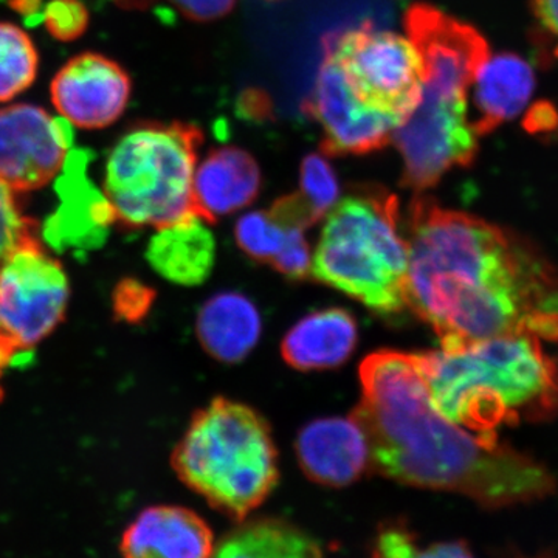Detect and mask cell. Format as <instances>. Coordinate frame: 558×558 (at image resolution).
Returning a JSON list of instances; mask_svg holds the SVG:
<instances>
[{"mask_svg":"<svg viewBox=\"0 0 558 558\" xmlns=\"http://www.w3.org/2000/svg\"><path fill=\"white\" fill-rule=\"evenodd\" d=\"M325 49L369 108L400 124L416 109L424 86V64L410 38L363 27L326 39Z\"/></svg>","mask_w":558,"mask_h":558,"instance_id":"9","label":"cell"},{"mask_svg":"<svg viewBox=\"0 0 558 558\" xmlns=\"http://www.w3.org/2000/svg\"><path fill=\"white\" fill-rule=\"evenodd\" d=\"M208 220L197 213L161 227L149 242L148 260L153 269L179 286H199L211 275L216 260V240Z\"/></svg>","mask_w":558,"mask_h":558,"instance_id":"18","label":"cell"},{"mask_svg":"<svg viewBox=\"0 0 558 558\" xmlns=\"http://www.w3.org/2000/svg\"><path fill=\"white\" fill-rule=\"evenodd\" d=\"M523 128L534 137H548L558 132V109L554 102L537 101L524 116Z\"/></svg>","mask_w":558,"mask_h":558,"instance_id":"27","label":"cell"},{"mask_svg":"<svg viewBox=\"0 0 558 558\" xmlns=\"http://www.w3.org/2000/svg\"><path fill=\"white\" fill-rule=\"evenodd\" d=\"M357 339V323L347 311H317L289 330L282 355L301 371L336 368L351 357Z\"/></svg>","mask_w":558,"mask_h":558,"instance_id":"19","label":"cell"},{"mask_svg":"<svg viewBox=\"0 0 558 558\" xmlns=\"http://www.w3.org/2000/svg\"><path fill=\"white\" fill-rule=\"evenodd\" d=\"M260 315L241 293H220L204 304L197 318L202 347L220 362H241L260 337Z\"/></svg>","mask_w":558,"mask_h":558,"instance_id":"20","label":"cell"},{"mask_svg":"<svg viewBox=\"0 0 558 558\" xmlns=\"http://www.w3.org/2000/svg\"><path fill=\"white\" fill-rule=\"evenodd\" d=\"M403 558H475V556L464 539H451V542L433 543L422 549L416 543Z\"/></svg>","mask_w":558,"mask_h":558,"instance_id":"29","label":"cell"},{"mask_svg":"<svg viewBox=\"0 0 558 558\" xmlns=\"http://www.w3.org/2000/svg\"><path fill=\"white\" fill-rule=\"evenodd\" d=\"M86 161L78 160V154H70L64 170V180H60L61 197L64 204L60 211L49 220L47 240L57 247H90L101 244L110 223L116 222L105 194L86 185L84 175H80Z\"/></svg>","mask_w":558,"mask_h":558,"instance_id":"17","label":"cell"},{"mask_svg":"<svg viewBox=\"0 0 558 558\" xmlns=\"http://www.w3.org/2000/svg\"><path fill=\"white\" fill-rule=\"evenodd\" d=\"M32 238H36L35 222L22 213L14 191L0 182V266Z\"/></svg>","mask_w":558,"mask_h":558,"instance_id":"25","label":"cell"},{"mask_svg":"<svg viewBox=\"0 0 558 558\" xmlns=\"http://www.w3.org/2000/svg\"><path fill=\"white\" fill-rule=\"evenodd\" d=\"M405 27L424 64L421 101L411 113L432 123H469V90L490 58L486 38L429 5L411 7Z\"/></svg>","mask_w":558,"mask_h":558,"instance_id":"7","label":"cell"},{"mask_svg":"<svg viewBox=\"0 0 558 558\" xmlns=\"http://www.w3.org/2000/svg\"><path fill=\"white\" fill-rule=\"evenodd\" d=\"M304 227L289 222L275 211H253L238 220L236 241L250 258L274 266Z\"/></svg>","mask_w":558,"mask_h":558,"instance_id":"23","label":"cell"},{"mask_svg":"<svg viewBox=\"0 0 558 558\" xmlns=\"http://www.w3.org/2000/svg\"><path fill=\"white\" fill-rule=\"evenodd\" d=\"M339 196V179L328 159L322 154L307 156L301 165L300 193L295 197L312 226L336 207Z\"/></svg>","mask_w":558,"mask_h":558,"instance_id":"24","label":"cell"},{"mask_svg":"<svg viewBox=\"0 0 558 558\" xmlns=\"http://www.w3.org/2000/svg\"><path fill=\"white\" fill-rule=\"evenodd\" d=\"M509 558H556L554 557V554L553 553H549V550H545V553H539L537 554V556H534V557H527V556H523V554H517V556H510Z\"/></svg>","mask_w":558,"mask_h":558,"instance_id":"32","label":"cell"},{"mask_svg":"<svg viewBox=\"0 0 558 558\" xmlns=\"http://www.w3.org/2000/svg\"><path fill=\"white\" fill-rule=\"evenodd\" d=\"M149 290L138 284L124 286L123 292L117 296V303H121L119 311L124 312V317L135 318L145 314L149 307Z\"/></svg>","mask_w":558,"mask_h":558,"instance_id":"30","label":"cell"},{"mask_svg":"<svg viewBox=\"0 0 558 558\" xmlns=\"http://www.w3.org/2000/svg\"><path fill=\"white\" fill-rule=\"evenodd\" d=\"M120 550L123 558H211L215 535L193 510L153 506L123 532Z\"/></svg>","mask_w":558,"mask_h":558,"instance_id":"14","label":"cell"},{"mask_svg":"<svg viewBox=\"0 0 558 558\" xmlns=\"http://www.w3.org/2000/svg\"><path fill=\"white\" fill-rule=\"evenodd\" d=\"M407 242L409 306L440 348L527 328L558 341V270L521 238L417 197Z\"/></svg>","mask_w":558,"mask_h":558,"instance_id":"1","label":"cell"},{"mask_svg":"<svg viewBox=\"0 0 558 558\" xmlns=\"http://www.w3.org/2000/svg\"><path fill=\"white\" fill-rule=\"evenodd\" d=\"M532 10L543 31L550 38L558 39V0H532Z\"/></svg>","mask_w":558,"mask_h":558,"instance_id":"31","label":"cell"},{"mask_svg":"<svg viewBox=\"0 0 558 558\" xmlns=\"http://www.w3.org/2000/svg\"><path fill=\"white\" fill-rule=\"evenodd\" d=\"M260 171L245 150H211L194 174V211L205 220L247 207L258 196Z\"/></svg>","mask_w":558,"mask_h":558,"instance_id":"16","label":"cell"},{"mask_svg":"<svg viewBox=\"0 0 558 558\" xmlns=\"http://www.w3.org/2000/svg\"><path fill=\"white\" fill-rule=\"evenodd\" d=\"M69 296L68 275L36 238L11 253L0 266V373L57 329Z\"/></svg>","mask_w":558,"mask_h":558,"instance_id":"8","label":"cell"},{"mask_svg":"<svg viewBox=\"0 0 558 558\" xmlns=\"http://www.w3.org/2000/svg\"><path fill=\"white\" fill-rule=\"evenodd\" d=\"M558 344L537 329H520L459 348L418 354L433 405L481 438L502 425L558 416Z\"/></svg>","mask_w":558,"mask_h":558,"instance_id":"3","label":"cell"},{"mask_svg":"<svg viewBox=\"0 0 558 558\" xmlns=\"http://www.w3.org/2000/svg\"><path fill=\"white\" fill-rule=\"evenodd\" d=\"M306 112L317 120L330 154H366L392 140L399 121L360 100L336 60L325 53Z\"/></svg>","mask_w":558,"mask_h":558,"instance_id":"11","label":"cell"},{"mask_svg":"<svg viewBox=\"0 0 558 558\" xmlns=\"http://www.w3.org/2000/svg\"><path fill=\"white\" fill-rule=\"evenodd\" d=\"M130 75L105 54L81 53L62 65L50 84L54 109L70 126L105 130L130 102Z\"/></svg>","mask_w":558,"mask_h":558,"instance_id":"12","label":"cell"},{"mask_svg":"<svg viewBox=\"0 0 558 558\" xmlns=\"http://www.w3.org/2000/svg\"><path fill=\"white\" fill-rule=\"evenodd\" d=\"M211 558H323L310 532L290 521L263 517L240 521L215 546Z\"/></svg>","mask_w":558,"mask_h":558,"instance_id":"21","label":"cell"},{"mask_svg":"<svg viewBox=\"0 0 558 558\" xmlns=\"http://www.w3.org/2000/svg\"><path fill=\"white\" fill-rule=\"evenodd\" d=\"M172 468L191 490L238 523L269 498L279 478L266 422L226 399L194 416L172 454Z\"/></svg>","mask_w":558,"mask_h":558,"instance_id":"5","label":"cell"},{"mask_svg":"<svg viewBox=\"0 0 558 558\" xmlns=\"http://www.w3.org/2000/svg\"><path fill=\"white\" fill-rule=\"evenodd\" d=\"M172 5L194 21H213L226 16L236 0H170Z\"/></svg>","mask_w":558,"mask_h":558,"instance_id":"28","label":"cell"},{"mask_svg":"<svg viewBox=\"0 0 558 558\" xmlns=\"http://www.w3.org/2000/svg\"><path fill=\"white\" fill-rule=\"evenodd\" d=\"M311 274L379 314L409 306V242L400 233L398 199L371 189L337 202Z\"/></svg>","mask_w":558,"mask_h":558,"instance_id":"4","label":"cell"},{"mask_svg":"<svg viewBox=\"0 0 558 558\" xmlns=\"http://www.w3.org/2000/svg\"><path fill=\"white\" fill-rule=\"evenodd\" d=\"M124 2H126V0H124Z\"/></svg>","mask_w":558,"mask_h":558,"instance_id":"33","label":"cell"},{"mask_svg":"<svg viewBox=\"0 0 558 558\" xmlns=\"http://www.w3.org/2000/svg\"><path fill=\"white\" fill-rule=\"evenodd\" d=\"M70 124L35 105L0 109V182L14 193L49 185L72 154Z\"/></svg>","mask_w":558,"mask_h":558,"instance_id":"10","label":"cell"},{"mask_svg":"<svg viewBox=\"0 0 558 558\" xmlns=\"http://www.w3.org/2000/svg\"><path fill=\"white\" fill-rule=\"evenodd\" d=\"M472 87L476 110L472 126L484 137L526 109L535 90V72L520 54L506 51L484 62Z\"/></svg>","mask_w":558,"mask_h":558,"instance_id":"15","label":"cell"},{"mask_svg":"<svg viewBox=\"0 0 558 558\" xmlns=\"http://www.w3.org/2000/svg\"><path fill=\"white\" fill-rule=\"evenodd\" d=\"M354 416L369 440L371 470L405 486L453 492L484 509L542 501L557 492L545 464L459 427L429 399L418 354L379 351L360 366Z\"/></svg>","mask_w":558,"mask_h":558,"instance_id":"2","label":"cell"},{"mask_svg":"<svg viewBox=\"0 0 558 558\" xmlns=\"http://www.w3.org/2000/svg\"><path fill=\"white\" fill-rule=\"evenodd\" d=\"M40 21L54 39L70 43L89 27V10L81 0H50L40 13Z\"/></svg>","mask_w":558,"mask_h":558,"instance_id":"26","label":"cell"},{"mask_svg":"<svg viewBox=\"0 0 558 558\" xmlns=\"http://www.w3.org/2000/svg\"><path fill=\"white\" fill-rule=\"evenodd\" d=\"M202 135L191 124H137L108 157L105 194L116 222L170 226L193 215L194 174Z\"/></svg>","mask_w":558,"mask_h":558,"instance_id":"6","label":"cell"},{"mask_svg":"<svg viewBox=\"0 0 558 558\" xmlns=\"http://www.w3.org/2000/svg\"><path fill=\"white\" fill-rule=\"evenodd\" d=\"M296 453L303 472L322 486H349L371 469L368 436L355 416L312 422L300 433Z\"/></svg>","mask_w":558,"mask_h":558,"instance_id":"13","label":"cell"},{"mask_svg":"<svg viewBox=\"0 0 558 558\" xmlns=\"http://www.w3.org/2000/svg\"><path fill=\"white\" fill-rule=\"evenodd\" d=\"M39 53L27 32L0 22V102L20 97L35 83Z\"/></svg>","mask_w":558,"mask_h":558,"instance_id":"22","label":"cell"}]
</instances>
